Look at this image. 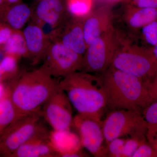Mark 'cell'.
I'll list each match as a JSON object with an SVG mask.
<instances>
[{"instance_id":"d6a6232c","label":"cell","mask_w":157,"mask_h":157,"mask_svg":"<svg viewBox=\"0 0 157 157\" xmlns=\"http://www.w3.org/2000/svg\"><path fill=\"white\" fill-rule=\"evenodd\" d=\"M20 2L21 0H6V5L8 6L14 5Z\"/></svg>"},{"instance_id":"7c38bea8","label":"cell","mask_w":157,"mask_h":157,"mask_svg":"<svg viewBox=\"0 0 157 157\" xmlns=\"http://www.w3.org/2000/svg\"><path fill=\"white\" fill-rule=\"evenodd\" d=\"M112 9L113 4L107 3L92 10L82 18V29L87 46L94 39L114 28Z\"/></svg>"},{"instance_id":"7a4b0ae2","label":"cell","mask_w":157,"mask_h":157,"mask_svg":"<svg viewBox=\"0 0 157 157\" xmlns=\"http://www.w3.org/2000/svg\"><path fill=\"white\" fill-rule=\"evenodd\" d=\"M58 85L78 113L103 121L107 101L100 76L76 71L63 77Z\"/></svg>"},{"instance_id":"9c48e42d","label":"cell","mask_w":157,"mask_h":157,"mask_svg":"<svg viewBox=\"0 0 157 157\" xmlns=\"http://www.w3.org/2000/svg\"><path fill=\"white\" fill-rule=\"evenodd\" d=\"M41 111L42 117L54 131H70L73 118V106L58 83L43 104Z\"/></svg>"},{"instance_id":"836d02e7","label":"cell","mask_w":157,"mask_h":157,"mask_svg":"<svg viewBox=\"0 0 157 157\" xmlns=\"http://www.w3.org/2000/svg\"><path fill=\"white\" fill-rule=\"evenodd\" d=\"M139 0H126L125 2L126 4H129V5L135 6V4Z\"/></svg>"},{"instance_id":"30bf717a","label":"cell","mask_w":157,"mask_h":157,"mask_svg":"<svg viewBox=\"0 0 157 157\" xmlns=\"http://www.w3.org/2000/svg\"><path fill=\"white\" fill-rule=\"evenodd\" d=\"M102 125V121L77 113L73 117L71 126L77 133L82 146L96 157H108L106 146L104 145Z\"/></svg>"},{"instance_id":"e575fe53","label":"cell","mask_w":157,"mask_h":157,"mask_svg":"<svg viewBox=\"0 0 157 157\" xmlns=\"http://www.w3.org/2000/svg\"><path fill=\"white\" fill-rule=\"evenodd\" d=\"M107 1V3H110V4H114V3L119 2H125L126 0H105Z\"/></svg>"},{"instance_id":"d4e9b609","label":"cell","mask_w":157,"mask_h":157,"mask_svg":"<svg viewBox=\"0 0 157 157\" xmlns=\"http://www.w3.org/2000/svg\"><path fill=\"white\" fill-rule=\"evenodd\" d=\"M144 118L149 125H157V101L147 106L142 111Z\"/></svg>"},{"instance_id":"83f0119b","label":"cell","mask_w":157,"mask_h":157,"mask_svg":"<svg viewBox=\"0 0 157 157\" xmlns=\"http://www.w3.org/2000/svg\"><path fill=\"white\" fill-rule=\"evenodd\" d=\"M150 104L157 101V73L149 81L147 82Z\"/></svg>"},{"instance_id":"f1b7e54d","label":"cell","mask_w":157,"mask_h":157,"mask_svg":"<svg viewBox=\"0 0 157 157\" xmlns=\"http://www.w3.org/2000/svg\"><path fill=\"white\" fill-rule=\"evenodd\" d=\"M14 31L6 23L0 21V46L6 43Z\"/></svg>"},{"instance_id":"ffe728a7","label":"cell","mask_w":157,"mask_h":157,"mask_svg":"<svg viewBox=\"0 0 157 157\" xmlns=\"http://www.w3.org/2000/svg\"><path fill=\"white\" fill-rule=\"evenodd\" d=\"M93 0H67L68 13L72 17L82 18L92 10Z\"/></svg>"},{"instance_id":"5bb4252c","label":"cell","mask_w":157,"mask_h":157,"mask_svg":"<svg viewBox=\"0 0 157 157\" xmlns=\"http://www.w3.org/2000/svg\"><path fill=\"white\" fill-rule=\"evenodd\" d=\"M28 51V57L34 64L43 60L52 42L39 26L32 22L22 31Z\"/></svg>"},{"instance_id":"8992f818","label":"cell","mask_w":157,"mask_h":157,"mask_svg":"<svg viewBox=\"0 0 157 157\" xmlns=\"http://www.w3.org/2000/svg\"><path fill=\"white\" fill-rule=\"evenodd\" d=\"M102 125L106 144L124 136L146 137L148 127L141 113L125 109L109 111Z\"/></svg>"},{"instance_id":"4dcf8cb0","label":"cell","mask_w":157,"mask_h":157,"mask_svg":"<svg viewBox=\"0 0 157 157\" xmlns=\"http://www.w3.org/2000/svg\"><path fill=\"white\" fill-rule=\"evenodd\" d=\"M150 53L157 65V44L154 46L148 47Z\"/></svg>"},{"instance_id":"e0dca14e","label":"cell","mask_w":157,"mask_h":157,"mask_svg":"<svg viewBox=\"0 0 157 157\" xmlns=\"http://www.w3.org/2000/svg\"><path fill=\"white\" fill-rule=\"evenodd\" d=\"M123 17L129 28L137 31L157 20V9L138 7L126 4Z\"/></svg>"},{"instance_id":"ba28073f","label":"cell","mask_w":157,"mask_h":157,"mask_svg":"<svg viewBox=\"0 0 157 157\" xmlns=\"http://www.w3.org/2000/svg\"><path fill=\"white\" fill-rule=\"evenodd\" d=\"M82 59L83 55L67 48L60 42L52 41L39 68L53 78H63L80 71Z\"/></svg>"},{"instance_id":"52a82bcc","label":"cell","mask_w":157,"mask_h":157,"mask_svg":"<svg viewBox=\"0 0 157 157\" xmlns=\"http://www.w3.org/2000/svg\"><path fill=\"white\" fill-rule=\"evenodd\" d=\"M114 28L93 40L83 56L80 71L102 73L110 67L121 39Z\"/></svg>"},{"instance_id":"6da1fadb","label":"cell","mask_w":157,"mask_h":157,"mask_svg":"<svg viewBox=\"0 0 157 157\" xmlns=\"http://www.w3.org/2000/svg\"><path fill=\"white\" fill-rule=\"evenodd\" d=\"M101 74L106 94V110L130 109L142 113L149 105L147 82L111 66Z\"/></svg>"},{"instance_id":"44dd1931","label":"cell","mask_w":157,"mask_h":157,"mask_svg":"<svg viewBox=\"0 0 157 157\" xmlns=\"http://www.w3.org/2000/svg\"><path fill=\"white\" fill-rule=\"evenodd\" d=\"M141 37L149 47L157 44V20L147 24L140 29Z\"/></svg>"},{"instance_id":"1f68e13d","label":"cell","mask_w":157,"mask_h":157,"mask_svg":"<svg viewBox=\"0 0 157 157\" xmlns=\"http://www.w3.org/2000/svg\"><path fill=\"white\" fill-rule=\"evenodd\" d=\"M6 91L2 84L0 83V101L2 99L6 94Z\"/></svg>"},{"instance_id":"4316f807","label":"cell","mask_w":157,"mask_h":157,"mask_svg":"<svg viewBox=\"0 0 157 157\" xmlns=\"http://www.w3.org/2000/svg\"><path fill=\"white\" fill-rule=\"evenodd\" d=\"M147 140L157 154V125H149L147 131Z\"/></svg>"},{"instance_id":"484cf974","label":"cell","mask_w":157,"mask_h":157,"mask_svg":"<svg viewBox=\"0 0 157 157\" xmlns=\"http://www.w3.org/2000/svg\"><path fill=\"white\" fill-rule=\"evenodd\" d=\"M132 157H157V154L146 140L140 144Z\"/></svg>"},{"instance_id":"4fadbf2b","label":"cell","mask_w":157,"mask_h":157,"mask_svg":"<svg viewBox=\"0 0 157 157\" xmlns=\"http://www.w3.org/2000/svg\"><path fill=\"white\" fill-rule=\"evenodd\" d=\"M54 41H59L67 48L83 55L87 45L83 34L82 18L72 17L67 20Z\"/></svg>"},{"instance_id":"277c9868","label":"cell","mask_w":157,"mask_h":157,"mask_svg":"<svg viewBox=\"0 0 157 157\" xmlns=\"http://www.w3.org/2000/svg\"><path fill=\"white\" fill-rule=\"evenodd\" d=\"M110 66L146 82L157 73V64L148 48L132 45L127 42L120 45Z\"/></svg>"},{"instance_id":"7402d4cb","label":"cell","mask_w":157,"mask_h":157,"mask_svg":"<svg viewBox=\"0 0 157 157\" xmlns=\"http://www.w3.org/2000/svg\"><path fill=\"white\" fill-rule=\"evenodd\" d=\"M17 58L12 56L5 55L0 62V72L3 78L14 75L17 71Z\"/></svg>"},{"instance_id":"ac0fdd59","label":"cell","mask_w":157,"mask_h":157,"mask_svg":"<svg viewBox=\"0 0 157 157\" xmlns=\"http://www.w3.org/2000/svg\"><path fill=\"white\" fill-rule=\"evenodd\" d=\"M5 55L12 56L18 59L28 57L25 39L22 31L14 30L5 44L0 46Z\"/></svg>"},{"instance_id":"cb8c5ba5","label":"cell","mask_w":157,"mask_h":157,"mask_svg":"<svg viewBox=\"0 0 157 157\" xmlns=\"http://www.w3.org/2000/svg\"><path fill=\"white\" fill-rule=\"evenodd\" d=\"M126 139L122 137L115 138L106 144L107 156L122 157Z\"/></svg>"},{"instance_id":"8d00e7d4","label":"cell","mask_w":157,"mask_h":157,"mask_svg":"<svg viewBox=\"0 0 157 157\" xmlns=\"http://www.w3.org/2000/svg\"><path fill=\"white\" fill-rule=\"evenodd\" d=\"M2 78H3L2 75V73L0 72V82L2 79Z\"/></svg>"},{"instance_id":"d590c367","label":"cell","mask_w":157,"mask_h":157,"mask_svg":"<svg viewBox=\"0 0 157 157\" xmlns=\"http://www.w3.org/2000/svg\"><path fill=\"white\" fill-rule=\"evenodd\" d=\"M6 5V0H0V9H2Z\"/></svg>"},{"instance_id":"8fae6325","label":"cell","mask_w":157,"mask_h":157,"mask_svg":"<svg viewBox=\"0 0 157 157\" xmlns=\"http://www.w3.org/2000/svg\"><path fill=\"white\" fill-rule=\"evenodd\" d=\"M31 18L45 34L48 28L52 32L51 40L55 39L59 30L67 21L68 11L63 0H40L32 9Z\"/></svg>"},{"instance_id":"d6986e66","label":"cell","mask_w":157,"mask_h":157,"mask_svg":"<svg viewBox=\"0 0 157 157\" xmlns=\"http://www.w3.org/2000/svg\"><path fill=\"white\" fill-rule=\"evenodd\" d=\"M22 117L11 101L9 93H6L0 101V136L11 124Z\"/></svg>"},{"instance_id":"2e32d148","label":"cell","mask_w":157,"mask_h":157,"mask_svg":"<svg viewBox=\"0 0 157 157\" xmlns=\"http://www.w3.org/2000/svg\"><path fill=\"white\" fill-rule=\"evenodd\" d=\"M32 13V9L21 2L6 5L0 9V21L6 23L14 30H21L31 18Z\"/></svg>"},{"instance_id":"f546056e","label":"cell","mask_w":157,"mask_h":157,"mask_svg":"<svg viewBox=\"0 0 157 157\" xmlns=\"http://www.w3.org/2000/svg\"><path fill=\"white\" fill-rule=\"evenodd\" d=\"M134 6L157 9V0H139Z\"/></svg>"},{"instance_id":"603a6c76","label":"cell","mask_w":157,"mask_h":157,"mask_svg":"<svg viewBox=\"0 0 157 157\" xmlns=\"http://www.w3.org/2000/svg\"><path fill=\"white\" fill-rule=\"evenodd\" d=\"M146 140V137H130L126 139L122 157H132L140 144Z\"/></svg>"},{"instance_id":"9a60e30c","label":"cell","mask_w":157,"mask_h":157,"mask_svg":"<svg viewBox=\"0 0 157 157\" xmlns=\"http://www.w3.org/2000/svg\"><path fill=\"white\" fill-rule=\"evenodd\" d=\"M49 132L38 135L18 147L10 156L13 157H58L51 142Z\"/></svg>"},{"instance_id":"5b68a950","label":"cell","mask_w":157,"mask_h":157,"mask_svg":"<svg viewBox=\"0 0 157 157\" xmlns=\"http://www.w3.org/2000/svg\"><path fill=\"white\" fill-rule=\"evenodd\" d=\"M41 109L24 116L11 124L0 136V153L10 155L38 135L49 132L42 122Z\"/></svg>"},{"instance_id":"3957f363","label":"cell","mask_w":157,"mask_h":157,"mask_svg":"<svg viewBox=\"0 0 157 157\" xmlns=\"http://www.w3.org/2000/svg\"><path fill=\"white\" fill-rule=\"evenodd\" d=\"M58 83L39 68L18 77L9 93L14 107L21 116L41 109Z\"/></svg>"}]
</instances>
